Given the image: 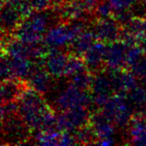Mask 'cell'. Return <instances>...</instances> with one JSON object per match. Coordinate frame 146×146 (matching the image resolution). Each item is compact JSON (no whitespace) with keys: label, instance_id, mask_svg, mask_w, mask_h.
<instances>
[]
</instances>
